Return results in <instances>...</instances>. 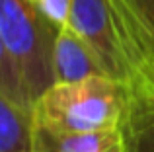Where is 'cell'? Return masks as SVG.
<instances>
[{
	"label": "cell",
	"mask_w": 154,
	"mask_h": 152,
	"mask_svg": "<svg viewBox=\"0 0 154 152\" xmlns=\"http://www.w3.org/2000/svg\"><path fill=\"white\" fill-rule=\"evenodd\" d=\"M100 59L107 76L127 82V62L119 41L113 0H72L68 23Z\"/></svg>",
	"instance_id": "3"
},
{
	"label": "cell",
	"mask_w": 154,
	"mask_h": 152,
	"mask_svg": "<svg viewBox=\"0 0 154 152\" xmlns=\"http://www.w3.org/2000/svg\"><path fill=\"white\" fill-rule=\"evenodd\" d=\"M0 92H4L8 98H12L14 102H18L20 105L27 107V109L33 107V99L16 68L6 45H4L2 35H0Z\"/></svg>",
	"instance_id": "8"
},
{
	"label": "cell",
	"mask_w": 154,
	"mask_h": 152,
	"mask_svg": "<svg viewBox=\"0 0 154 152\" xmlns=\"http://www.w3.org/2000/svg\"><path fill=\"white\" fill-rule=\"evenodd\" d=\"M125 84L105 74L76 82H55L33 102L37 129L51 133H94L119 129Z\"/></svg>",
	"instance_id": "1"
},
{
	"label": "cell",
	"mask_w": 154,
	"mask_h": 152,
	"mask_svg": "<svg viewBox=\"0 0 154 152\" xmlns=\"http://www.w3.org/2000/svg\"><path fill=\"white\" fill-rule=\"evenodd\" d=\"M125 84L121 117L123 152H154V94L140 82Z\"/></svg>",
	"instance_id": "4"
},
{
	"label": "cell",
	"mask_w": 154,
	"mask_h": 152,
	"mask_svg": "<svg viewBox=\"0 0 154 152\" xmlns=\"http://www.w3.org/2000/svg\"><path fill=\"white\" fill-rule=\"evenodd\" d=\"M139 20L144 23L148 33L154 37V0H127Z\"/></svg>",
	"instance_id": "11"
},
{
	"label": "cell",
	"mask_w": 154,
	"mask_h": 152,
	"mask_svg": "<svg viewBox=\"0 0 154 152\" xmlns=\"http://www.w3.org/2000/svg\"><path fill=\"white\" fill-rule=\"evenodd\" d=\"M57 31L31 0H0V35L33 102L55 84Z\"/></svg>",
	"instance_id": "2"
},
{
	"label": "cell",
	"mask_w": 154,
	"mask_h": 152,
	"mask_svg": "<svg viewBox=\"0 0 154 152\" xmlns=\"http://www.w3.org/2000/svg\"><path fill=\"white\" fill-rule=\"evenodd\" d=\"M33 152H123L121 131L51 133L35 127Z\"/></svg>",
	"instance_id": "6"
},
{
	"label": "cell",
	"mask_w": 154,
	"mask_h": 152,
	"mask_svg": "<svg viewBox=\"0 0 154 152\" xmlns=\"http://www.w3.org/2000/svg\"><path fill=\"white\" fill-rule=\"evenodd\" d=\"M127 82H140L154 94V51L137 66L135 72L131 74V78Z\"/></svg>",
	"instance_id": "10"
},
{
	"label": "cell",
	"mask_w": 154,
	"mask_h": 152,
	"mask_svg": "<svg viewBox=\"0 0 154 152\" xmlns=\"http://www.w3.org/2000/svg\"><path fill=\"white\" fill-rule=\"evenodd\" d=\"M35 6L39 8L43 16L55 23L57 27H63L68 23V16H70V6L72 0H31Z\"/></svg>",
	"instance_id": "9"
},
{
	"label": "cell",
	"mask_w": 154,
	"mask_h": 152,
	"mask_svg": "<svg viewBox=\"0 0 154 152\" xmlns=\"http://www.w3.org/2000/svg\"><path fill=\"white\" fill-rule=\"evenodd\" d=\"M53 70L55 82H76L88 76L105 74L92 47L70 26H63L57 31L53 47Z\"/></svg>",
	"instance_id": "5"
},
{
	"label": "cell",
	"mask_w": 154,
	"mask_h": 152,
	"mask_svg": "<svg viewBox=\"0 0 154 152\" xmlns=\"http://www.w3.org/2000/svg\"><path fill=\"white\" fill-rule=\"evenodd\" d=\"M33 137L31 109L0 92V152H33Z\"/></svg>",
	"instance_id": "7"
}]
</instances>
